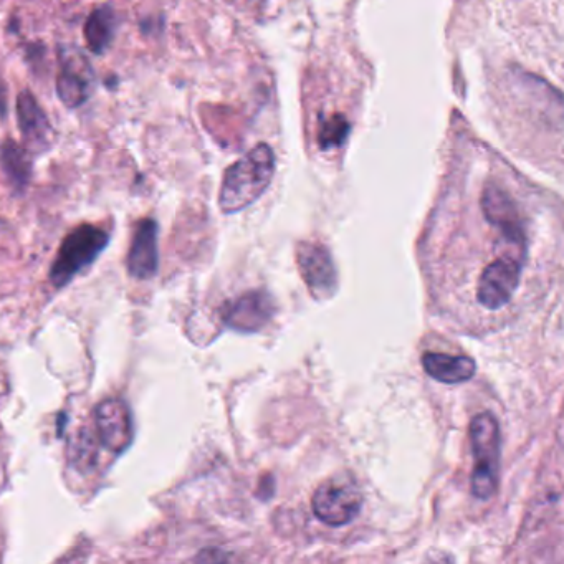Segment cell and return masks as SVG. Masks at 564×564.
Masks as SVG:
<instances>
[{
	"mask_svg": "<svg viewBox=\"0 0 564 564\" xmlns=\"http://www.w3.org/2000/svg\"><path fill=\"white\" fill-rule=\"evenodd\" d=\"M429 234L432 290L470 326L500 325L540 287L541 199L502 159L469 158Z\"/></svg>",
	"mask_w": 564,
	"mask_h": 564,
	"instance_id": "1",
	"label": "cell"
},
{
	"mask_svg": "<svg viewBox=\"0 0 564 564\" xmlns=\"http://www.w3.org/2000/svg\"><path fill=\"white\" fill-rule=\"evenodd\" d=\"M275 171V156L267 144H259L232 164L220 189L219 206L225 214L239 212L267 191Z\"/></svg>",
	"mask_w": 564,
	"mask_h": 564,
	"instance_id": "2",
	"label": "cell"
},
{
	"mask_svg": "<svg viewBox=\"0 0 564 564\" xmlns=\"http://www.w3.org/2000/svg\"><path fill=\"white\" fill-rule=\"evenodd\" d=\"M470 442L474 454L472 493L478 500H490L498 490L500 470V426L490 412H482L470 422Z\"/></svg>",
	"mask_w": 564,
	"mask_h": 564,
	"instance_id": "3",
	"label": "cell"
},
{
	"mask_svg": "<svg viewBox=\"0 0 564 564\" xmlns=\"http://www.w3.org/2000/svg\"><path fill=\"white\" fill-rule=\"evenodd\" d=\"M110 244V234L95 225H78L63 239L57 259L50 268L53 287L63 288L77 277L78 273L95 263L101 252Z\"/></svg>",
	"mask_w": 564,
	"mask_h": 564,
	"instance_id": "4",
	"label": "cell"
},
{
	"mask_svg": "<svg viewBox=\"0 0 564 564\" xmlns=\"http://www.w3.org/2000/svg\"><path fill=\"white\" fill-rule=\"evenodd\" d=\"M363 502V492L358 483L351 477L338 475L316 488L311 507L315 517L326 525L345 526L358 517Z\"/></svg>",
	"mask_w": 564,
	"mask_h": 564,
	"instance_id": "5",
	"label": "cell"
},
{
	"mask_svg": "<svg viewBox=\"0 0 564 564\" xmlns=\"http://www.w3.org/2000/svg\"><path fill=\"white\" fill-rule=\"evenodd\" d=\"M95 424L101 444L113 454L125 452L133 442V417L123 399L111 397L100 402L95 409Z\"/></svg>",
	"mask_w": 564,
	"mask_h": 564,
	"instance_id": "6",
	"label": "cell"
},
{
	"mask_svg": "<svg viewBox=\"0 0 564 564\" xmlns=\"http://www.w3.org/2000/svg\"><path fill=\"white\" fill-rule=\"evenodd\" d=\"M93 70L80 52H63L62 68L57 77L58 98L67 108H78L93 91Z\"/></svg>",
	"mask_w": 564,
	"mask_h": 564,
	"instance_id": "7",
	"label": "cell"
},
{
	"mask_svg": "<svg viewBox=\"0 0 564 564\" xmlns=\"http://www.w3.org/2000/svg\"><path fill=\"white\" fill-rule=\"evenodd\" d=\"M159 225L154 219L139 220L128 252V272L138 280L154 277L159 267Z\"/></svg>",
	"mask_w": 564,
	"mask_h": 564,
	"instance_id": "8",
	"label": "cell"
},
{
	"mask_svg": "<svg viewBox=\"0 0 564 564\" xmlns=\"http://www.w3.org/2000/svg\"><path fill=\"white\" fill-rule=\"evenodd\" d=\"M17 116L19 128L24 138L25 149L29 153L39 154L52 144V126L39 101L32 91L24 90L17 98Z\"/></svg>",
	"mask_w": 564,
	"mask_h": 564,
	"instance_id": "9",
	"label": "cell"
},
{
	"mask_svg": "<svg viewBox=\"0 0 564 564\" xmlns=\"http://www.w3.org/2000/svg\"><path fill=\"white\" fill-rule=\"evenodd\" d=\"M272 311V302L267 295L252 292L225 306L222 316L225 323L234 330L257 331L270 320Z\"/></svg>",
	"mask_w": 564,
	"mask_h": 564,
	"instance_id": "10",
	"label": "cell"
},
{
	"mask_svg": "<svg viewBox=\"0 0 564 564\" xmlns=\"http://www.w3.org/2000/svg\"><path fill=\"white\" fill-rule=\"evenodd\" d=\"M426 373L444 384H460L474 378L475 361L469 356H450L444 353H426L422 358Z\"/></svg>",
	"mask_w": 564,
	"mask_h": 564,
	"instance_id": "11",
	"label": "cell"
},
{
	"mask_svg": "<svg viewBox=\"0 0 564 564\" xmlns=\"http://www.w3.org/2000/svg\"><path fill=\"white\" fill-rule=\"evenodd\" d=\"M303 277L315 293L335 292L336 272L330 254L321 247L310 245L300 254Z\"/></svg>",
	"mask_w": 564,
	"mask_h": 564,
	"instance_id": "12",
	"label": "cell"
},
{
	"mask_svg": "<svg viewBox=\"0 0 564 564\" xmlns=\"http://www.w3.org/2000/svg\"><path fill=\"white\" fill-rule=\"evenodd\" d=\"M116 25L118 19L111 5H101L91 12L83 30L91 52L95 55H103L106 52V48L110 47L115 39Z\"/></svg>",
	"mask_w": 564,
	"mask_h": 564,
	"instance_id": "13",
	"label": "cell"
},
{
	"mask_svg": "<svg viewBox=\"0 0 564 564\" xmlns=\"http://www.w3.org/2000/svg\"><path fill=\"white\" fill-rule=\"evenodd\" d=\"M0 163L9 181L12 182V186L19 191H24L32 176L29 151L14 141H7L0 148Z\"/></svg>",
	"mask_w": 564,
	"mask_h": 564,
	"instance_id": "14",
	"label": "cell"
},
{
	"mask_svg": "<svg viewBox=\"0 0 564 564\" xmlns=\"http://www.w3.org/2000/svg\"><path fill=\"white\" fill-rule=\"evenodd\" d=\"M194 564H227V553L219 548H206L197 555Z\"/></svg>",
	"mask_w": 564,
	"mask_h": 564,
	"instance_id": "15",
	"label": "cell"
},
{
	"mask_svg": "<svg viewBox=\"0 0 564 564\" xmlns=\"http://www.w3.org/2000/svg\"><path fill=\"white\" fill-rule=\"evenodd\" d=\"M7 83H5L4 75L0 73V116L7 115Z\"/></svg>",
	"mask_w": 564,
	"mask_h": 564,
	"instance_id": "16",
	"label": "cell"
}]
</instances>
